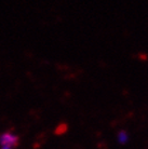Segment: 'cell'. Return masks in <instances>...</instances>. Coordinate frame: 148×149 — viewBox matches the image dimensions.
Masks as SVG:
<instances>
[{"mask_svg": "<svg viewBox=\"0 0 148 149\" xmlns=\"http://www.w3.org/2000/svg\"><path fill=\"white\" fill-rule=\"evenodd\" d=\"M19 136L11 133V132H4V133L0 135V146L1 147L14 148V147L19 145Z\"/></svg>", "mask_w": 148, "mask_h": 149, "instance_id": "obj_1", "label": "cell"}, {"mask_svg": "<svg viewBox=\"0 0 148 149\" xmlns=\"http://www.w3.org/2000/svg\"><path fill=\"white\" fill-rule=\"evenodd\" d=\"M117 141H118L119 144L121 145H124L129 142V134L126 133V131H120L117 135Z\"/></svg>", "mask_w": 148, "mask_h": 149, "instance_id": "obj_2", "label": "cell"}, {"mask_svg": "<svg viewBox=\"0 0 148 149\" xmlns=\"http://www.w3.org/2000/svg\"><path fill=\"white\" fill-rule=\"evenodd\" d=\"M66 129V125H64V124H62V125H59V127H57V130H56V132L57 133H59V132H63L64 130Z\"/></svg>", "mask_w": 148, "mask_h": 149, "instance_id": "obj_3", "label": "cell"}, {"mask_svg": "<svg viewBox=\"0 0 148 149\" xmlns=\"http://www.w3.org/2000/svg\"><path fill=\"white\" fill-rule=\"evenodd\" d=\"M0 149H13L11 147H0Z\"/></svg>", "mask_w": 148, "mask_h": 149, "instance_id": "obj_4", "label": "cell"}]
</instances>
